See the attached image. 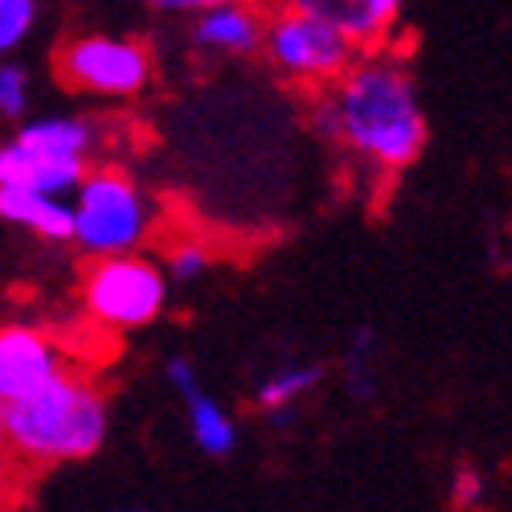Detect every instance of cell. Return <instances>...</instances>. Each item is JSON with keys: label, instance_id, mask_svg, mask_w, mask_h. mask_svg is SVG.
Instances as JSON below:
<instances>
[{"label": "cell", "instance_id": "cell-1", "mask_svg": "<svg viewBox=\"0 0 512 512\" xmlns=\"http://www.w3.org/2000/svg\"><path fill=\"white\" fill-rule=\"evenodd\" d=\"M308 123L353 168L386 181L406 173L426 148L418 78L394 46L361 50L332 87L312 95Z\"/></svg>", "mask_w": 512, "mask_h": 512}, {"label": "cell", "instance_id": "cell-2", "mask_svg": "<svg viewBox=\"0 0 512 512\" xmlns=\"http://www.w3.org/2000/svg\"><path fill=\"white\" fill-rule=\"evenodd\" d=\"M111 435V398L91 373L70 369L46 390L5 406V443L25 472L82 463Z\"/></svg>", "mask_w": 512, "mask_h": 512}, {"label": "cell", "instance_id": "cell-3", "mask_svg": "<svg viewBox=\"0 0 512 512\" xmlns=\"http://www.w3.org/2000/svg\"><path fill=\"white\" fill-rule=\"evenodd\" d=\"M70 246L82 259L148 250L160 234V201L152 189L119 160H95L70 193Z\"/></svg>", "mask_w": 512, "mask_h": 512}, {"label": "cell", "instance_id": "cell-4", "mask_svg": "<svg viewBox=\"0 0 512 512\" xmlns=\"http://www.w3.org/2000/svg\"><path fill=\"white\" fill-rule=\"evenodd\" d=\"M107 148V127L87 115H29L0 140V185L70 197Z\"/></svg>", "mask_w": 512, "mask_h": 512}, {"label": "cell", "instance_id": "cell-5", "mask_svg": "<svg viewBox=\"0 0 512 512\" xmlns=\"http://www.w3.org/2000/svg\"><path fill=\"white\" fill-rule=\"evenodd\" d=\"M259 54L271 66V74L283 78L287 87L316 95L332 87L361 50H357V41H349L320 13L295 5V0H267Z\"/></svg>", "mask_w": 512, "mask_h": 512}, {"label": "cell", "instance_id": "cell-6", "mask_svg": "<svg viewBox=\"0 0 512 512\" xmlns=\"http://www.w3.org/2000/svg\"><path fill=\"white\" fill-rule=\"evenodd\" d=\"M78 300L91 324L103 332L127 336L152 328L173 300V283H168L160 259H152L148 250L136 254H107V259H91V267L82 271Z\"/></svg>", "mask_w": 512, "mask_h": 512}, {"label": "cell", "instance_id": "cell-7", "mask_svg": "<svg viewBox=\"0 0 512 512\" xmlns=\"http://www.w3.org/2000/svg\"><path fill=\"white\" fill-rule=\"evenodd\" d=\"M54 74L74 95L132 103L152 91L156 54L144 37L91 29V33H74L62 41L54 54Z\"/></svg>", "mask_w": 512, "mask_h": 512}, {"label": "cell", "instance_id": "cell-8", "mask_svg": "<svg viewBox=\"0 0 512 512\" xmlns=\"http://www.w3.org/2000/svg\"><path fill=\"white\" fill-rule=\"evenodd\" d=\"M74 369V357L62 340L33 320H9L0 324V398L21 402L50 381Z\"/></svg>", "mask_w": 512, "mask_h": 512}, {"label": "cell", "instance_id": "cell-9", "mask_svg": "<svg viewBox=\"0 0 512 512\" xmlns=\"http://www.w3.org/2000/svg\"><path fill=\"white\" fill-rule=\"evenodd\" d=\"M164 386L177 394L185 426H189V439L205 459H230L238 451V418H234V410L201 386L197 365L185 353H173L164 361Z\"/></svg>", "mask_w": 512, "mask_h": 512}, {"label": "cell", "instance_id": "cell-10", "mask_svg": "<svg viewBox=\"0 0 512 512\" xmlns=\"http://www.w3.org/2000/svg\"><path fill=\"white\" fill-rule=\"evenodd\" d=\"M189 46L205 58L238 62L263 46V9L254 0H218L189 17Z\"/></svg>", "mask_w": 512, "mask_h": 512}, {"label": "cell", "instance_id": "cell-11", "mask_svg": "<svg viewBox=\"0 0 512 512\" xmlns=\"http://www.w3.org/2000/svg\"><path fill=\"white\" fill-rule=\"evenodd\" d=\"M0 222L21 234H33L46 246H70V238H74L70 197L37 193V189H21V185H0Z\"/></svg>", "mask_w": 512, "mask_h": 512}, {"label": "cell", "instance_id": "cell-12", "mask_svg": "<svg viewBox=\"0 0 512 512\" xmlns=\"http://www.w3.org/2000/svg\"><path fill=\"white\" fill-rule=\"evenodd\" d=\"M295 5L332 21L349 41H357V50L390 46L402 21V0H295Z\"/></svg>", "mask_w": 512, "mask_h": 512}, {"label": "cell", "instance_id": "cell-13", "mask_svg": "<svg viewBox=\"0 0 512 512\" xmlns=\"http://www.w3.org/2000/svg\"><path fill=\"white\" fill-rule=\"evenodd\" d=\"M324 386V365L316 361H287L271 373H263L259 381H254L250 390V402L259 414H267L275 426H287L295 418V410H300L308 398H316V390Z\"/></svg>", "mask_w": 512, "mask_h": 512}, {"label": "cell", "instance_id": "cell-14", "mask_svg": "<svg viewBox=\"0 0 512 512\" xmlns=\"http://www.w3.org/2000/svg\"><path fill=\"white\" fill-rule=\"evenodd\" d=\"M164 275L173 287H189L197 279H205V271L213 267V254L201 238H173L164 246V259H160Z\"/></svg>", "mask_w": 512, "mask_h": 512}, {"label": "cell", "instance_id": "cell-15", "mask_svg": "<svg viewBox=\"0 0 512 512\" xmlns=\"http://www.w3.org/2000/svg\"><path fill=\"white\" fill-rule=\"evenodd\" d=\"M33 111V74L13 62V58H0V119L21 123Z\"/></svg>", "mask_w": 512, "mask_h": 512}, {"label": "cell", "instance_id": "cell-16", "mask_svg": "<svg viewBox=\"0 0 512 512\" xmlns=\"http://www.w3.org/2000/svg\"><path fill=\"white\" fill-rule=\"evenodd\" d=\"M37 0H0V58H13L37 29Z\"/></svg>", "mask_w": 512, "mask_h": 512}, {"label": "cell", "instance_id": "cell-17", "mask_svg": "<svg viewBox=\"0 0 512 512\" xmlns=\"http://www.w3.org/2000/svg\"><path fill=\"white\" fill-rule=\"evenodd\" d=\"M377 340L373 332H357L353 336V345L345 353V381H349V394L353 398H373L377 394Z\"/></svg>", "mask_w": 512, "mask_h": 512}, {"label": "cell", "instance_id": "cell-18", "mask_svg": "<svg viewBox=\"0 0 512 512\" xmlns=\"http://www.w3.org/2000/svg\"><path fill=\"white\" fill-rule=\"evenodd\" d=\"M484 492H488V484H484V476L476 472V467H459L455 480H451V504L455 508H480Z\"/></svg>", "mask_w": 512, "mask_h": 512}, {"label": "cell", "instance_id": "cell-19", "mask_svg": "<svg viewBox=\"0 0 512 512\" xmlns=\"http://www.w3.org/2000/svg\"><path fill=\"white\" fill-rule=\"evenodd\" d=\"M21 476H25V467L13 459V451L0 443V508H9L13 496L21 492Z\"/></svg>", "mask_w": 512, "mask_h": 512}, {"label": "cell", "instance_id": "cell-20", "mask_svg": "<svg viewBox=\"0 0 512 512\" xmlns=\"http://www.w3.org/2000/svg\"><path fill=\"white\" fill-rule=\"evenodd\" d=\"M152 5V13H160V17H181V21H189V17H197L209 0H148Z\"/></svg>", "mask_w": 512, "mask_h": 512}, {"label": "cell", "instance_id": "cell-21", "mask_svg": "<svg viewBox=\"0 0 512 512\" xmlns=\"http://www.w3.org/2000/svg\"><path fill=\"white\" fill-rule=\"evenodd\" d=\"M5 406H9V402L0 398V439H5Z\"/></svg>", "mask_w": 512, "mask_h": 512}, {"label": "cell", "instance_id": "cell-22", "mask_svg": "<svg viewBox=\"0 0 512 512\" xmlns=\"http://www.w3.org/2000/svg\"><path fill=\"white\" fill-rule=\"evenodd\" d=\"M119 512H140V508H119Z\"/></svg>", "mask_w": 512, "mask_h": 512}, {"label": "cell", "instance_id": "cell-23", "mask_svg": "<svg viewBox=\"0 0 512 512\" xmlns=\"http://www.w3.org/2000/svg\"><path fill=\"white\" fill-rule=\"evenodd\" d=\"M209 5H218V0H209Z\"/></svg>", "mask_w": 512, "mask_h": 512}]
</instances>
